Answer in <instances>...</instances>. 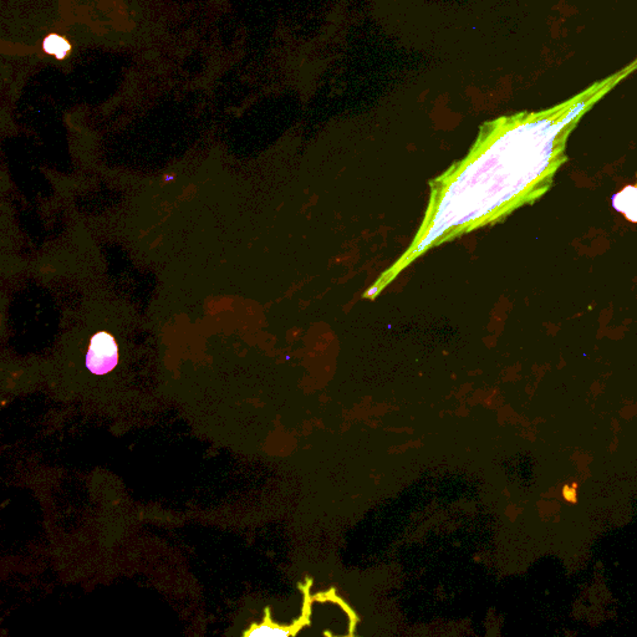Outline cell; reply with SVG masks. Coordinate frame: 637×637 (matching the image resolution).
Instances as JSON below:
<instances>
[{
	"label": "cell",
	"mask_w": 637,
	"mask_h": 637,
	"mask_svg": "<svg viewBox=\"0 0 637 637\" xmlns=\"http://www.w3.org/2000/svg\"><path fill=\"white\" fill-rule=\"evenodd\" d=\"M636 70L635 57L552 108L502 116L482 124L466 157L429 182V206L416 236L362 298L378 299L402 271L431 249L496 224L541 199L568 161V140L581 119Z\"/></svg>",
	"instance_id": "6da1fadb"
},
{
	"label": "cell",
	"mask_w": 637,
	"mask_h": 637,
	"mask_svg": "<svg viewBox=\"0 0 637 637\" xmlns=\"http://www.w3.org/2000/svg\"><path fill=\"white\" fill-rule=\"evenodd\" d=\"M119 351L115 338L108 333H97L91 338L86 355V366L95 375H105L117 365Z\"/></svg>",
	"instance_id": "7a4b0ae2"
},
{
	"label": "cell",
	"mask_w": 637,
	"mask_h": 637,
	"mask_svg": "<svg viewBox=\"0 0 637 637\" xmlns=\"http://www.w3.org/2000/svg\"><path fill=\"white\" fill-rule=\"evenodd\" d=\"M613 206L627 220L637 222V186H626L613 197Z\"/></svg>",
	"instance_id": "3957f363"
},
{
	"label": "cell",
	"mask_w": 637,
	"mask_h": 637,
	"mask_svg": "<svg viewBox=\"0 0 637 637\" xmlns=\"http://www.w3.org/2000/svg\"><path fill=\"white\" fill-rule=\"evenodd\" d=\"M292 627L289 626L277 625L271 620L269 609L266 610L265 619L262 624H254L249 627L248 631L244 632V636L247 637H259V636H292L294 635Z\"/></svg>",
	"instance_id": "277c9868"
},
{
	"label": "cell",
	"mask_w": 637,
	"mask_h": 637,
	"mask_svg": "<svg viewBox=\"0 0 637 637\" xmlns=\"http://www.w3.org/2000/svg\"><path fill=\"white\" fill-rule=\"evenodd\" d=\"M43 50L45 51L46 54L57 57V60H64L70 54L71 45L64 36L50 34L43 41Z\"/></svg>",
	"instance_id": "5b68a950"
},
{
	"label": "cell",
	"mask_w": 637,
	"mask_h": 637,
	"mask_svg": "<svg viewBox=\"0 0 637 637\" xmlns=\"http://www.w3.org/2000/svg\"><path fill=\"white\" fill-rule=\"evenodd\" d=\"M563 494H564V498L568 501V502L575 503L576 502V491L574 487H569L566 485L563 491Z\"/></svg>",
	"instance_id": "8992f818"
}]
</instances>
